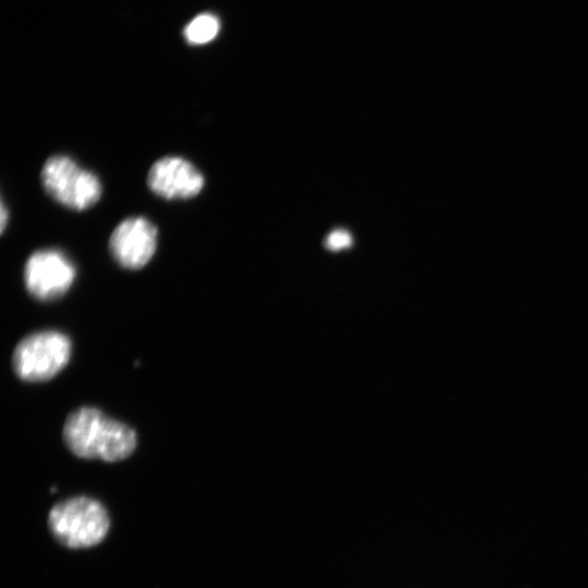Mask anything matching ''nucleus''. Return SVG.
I'll return each instance as SVG.
<instances>
[{"mask_svg":"<svg viewBox=\"0 0 588 588\" xmlns=\"http://www.w3.org/2000/svg\"><path fill=\"white\" fill-rule=\"evenodd\" d=\"M149 188L166 199H186L196 196L205 180L188 160L168 156L157 160L147 176Z\"/></svg>","mask_w":588,"mask_h":588,"instance_id":"obj_7","label":"nucleus"},{"mask_svg":"<svg viewBox=\"0 0 588 588\" xmlns=\"http://www.w3.org/2000/svg\"><path fill=\"white\" fill-rule=\"evenodd\" d=\"M8 219H9L8 209L5 207V204L2 201L1 203V220H0L1 221V232L4 231Z\"/></svg>","mask_w":588,"mask_h":588,"instance_id":"obj_10","label":"nucleus"},{"mask_svg":"<svg viewBox=\"0 0 588 588\" xmlns=\"http://www.w3.org/2000/svg\"><path fill=\"white\" fill-rule=\"evenodd\" d=\"M41 182L56 201L74 210L91 207L101 196L98 177L64 155L47 159L41 170Z\"/></svg>","mask_w":588,"mask_h":588,"instance_id":"obj_4","label":"nucleus"},{"mask_svg":"<svg viewBox=\"0 0 588 588\" xmlns=\"http://www.w3.org/2000/svg\"><path fill=\"white\" fill-rule=\"evenodd\" d=\"M157 228L144 217L121 221L109 240L114 260L127 269H139L152 258L157 248Z\"/></svg>","mask_w":588,"mask_h":588,"instance_id":"obj_6","label":"nucleus"},{"mask_svg":"<svg viewBox=\"0 0 588 588\" xmlns=\"http://www.w3.org/2000/svg\"><path fill=\"white\" fill-rule=\"evenodd\" d=\"M219 20L209 13L200 14L185 27L184 36L192 45H204L211 41L219 33Z\"/></svg>","mask_w":588,"mask_h":588,"instance_id":"obj_8","label":"nucleus"},{"mask_svg":"<svg viewBox=\"0 0 588 588\" xmlns=\"http://www.w3.org/2000/svg\"><path fill=\"white\" fill-rule=\"evenodd\" d=\"M62 437L74 455L106 462L125 460L137 445L134 429L95 407H79L70 413Z\"/></svg>","mask_w":588,"mask_h":588,"instance_id":"obj_1","label":"nucleus"},{"mask_svg":"<svg viewBox=\"0 0 588 588\" xmlns=\"http://www.w3.org/2000/svg\"><path fill=\"white\" fill-rule=\"evenodd\" d=\"M76 275L69 257L59 249H39L26 260L24 281L28 293L39 301L63 296Z\"/></svg>","mask_w":588,"mask_h":588,"instance_id":"obj_5","label":"nucleus"},{"mask_svg":"<svg viewBox=\"0 0 588 588\" xmlns=\"http://www.w3.org/2000/svg\"><path fill=\"white\" fill-rule=\"evenodd\" d=\"M352 243L353 237L347 231L335 230L327 236L324 244L331 250H340L350 247Z\"/></svg>","mask_w":588,"mask_h":588,"instance_id":"obj_9","label":"nucleus"},{"mask_svg":"<svg viewBox=\"0 0 588 588\" xmlns=\"http://www.w3.org/2000/svg\"><path fill=\"white\" fill-rule=\"evenodd\" d=\"M48 525L61 544L71 549H85L105 539L110 528V517L99 501L75 497L50 510Z\"/></svg>","mask_w":588,"mask_h":588,"instance_id":"obj_2","label":"nucleus"},{"mask_svg":"<svg viewBox=\"0 0 588 588\" xmlns=\"http://www.w3.org/2000/svg\"><path fill=\"white\" fill-rule=\"evenodd\" d=\"M71 352V340L64 333L56 330L34 332L16 344L12 368L21 380L47 381L68 365Z\"/></svg>","mask_w":588,"mask_h":588,"instance_id":"obj_3","label":"nucleus"}]
</instances>
